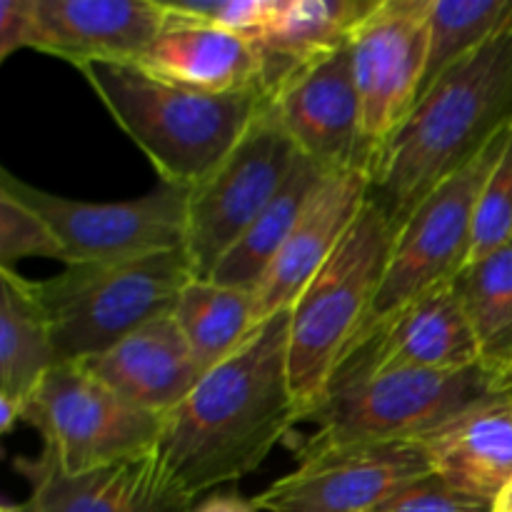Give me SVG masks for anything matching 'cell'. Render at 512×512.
Wrapping results in <instances>:
<instances>
[{"instance_id":"cell-29","label":"cell","mask_w":512,"mask_h":512,"mask_svg":"<svg viewBox=\"0 0 512 512\" xmlns=\"http://www.w3.org/2000/svg\"><path fill=\"white\" fill-rule=\"evenodd\" d=\"M175 18L213 25L228 33L258 38L273 20L278 0H160Z\"/></svg>"},{"instance_id":"cell-7","label":"cell","mask_w":512,"mask_h":512,"mask_svg":"<svg viewBox=\"0 0 512 512\" xmlns=\"http://www.w3.org/2000/svg\"><path fill=\"white\" fill-rule=\"evenodd\" d=\"M508 135L510 130L495 138L468 168L435 190L398 230L378 295L348 355L368 343L380 325L388 323L400 310L443 285L455 283V278L463 273L470 258L475 203L495 160L508 143Z\"/></svg>"},{"instance_id":"cell-24","label":"cell","mask_w":512,"mask_h":512,"mask_svg":"<svg viewBox=\"0 0 512 512\" xmlns=\"http://www.w3.org/2000/svg\"><path fill=\"white\" fill-rule=\"evenodd\" d=\"M453 285L473 330L480 365L512 383V240L465 265Z\"/></svg>"},{"instance_id":"cell-30","label":"cell","mask_w":512,"mask_h":512,"mask_svg":"<svg viewBox=\"0 0 512 512\" xmlns=\"http://www.w3.org/2000/svg\"><path fill=\"white\" fill-rule=\"evenodd\" d=\"M375 512H495V503L463 493L440 475L430 473L405 485Z\"/></svg>"},{"instance_id":"cell-15","label":"cell","mask_w":512,"mask_h":512,"mask_svg":"<svg viewBox=\"0 0 512 512\" xmlns=\"http://www.w3.org/2000/svg\"><path fill=\"white\" fill-rule=\"evenodd\" d=\"M168 23L160 0H33L30 48L85 65H135Z\"/></svg>"},{"instance_id":"cell-22","label":"cell","mask_w":512,"mask_h":512,"mask_svg":"<svg viewBox=\"0 0 512 512\" xmlns=\"http://www.w3.org/2000/svg\"><path fill=\"white\" fill-rule=\"evenodd\" d=\"M380 0H278L268 28L253 38L263 58L265 95L308 60L343 48Z\"/></svg>"},{"instance_id":"cell-2","label":"cell","mask_w":512,"mask_h":512,"mask_svg":"<svg viewBox=\"0 0 512 512\" xmlns=\"http://www.w3.org/2000/svg\"><path fill=\"white\" fill-rule=\"evenodd\" d=\"M512 128V25L445 70L380 150L368 200L395 230Z\"/></svg>"},{"instance_id":"cell-31","label":"cell","mask_w":512,"mask_h":512,"mask_svg":"<svg viewBox=\"0 0 512 512\" xmlns=\"http://www.w3.org/2000/svg\"><path fill=\"white\" fill-rule=\"evenodd\" d=\"M33 40V0H0V63Z\"/></svg>"},{"instance_id":"cell-26","label":"cell","mask_w":512,"mask_h":512,"mask_svg":"<svg viewBox=\"0 0 512 512\" xmlns=\"http://www.w3.org/2000/svg\"><path fill=\"white\" fill-rule=\"evenodd\" d=\"M512 25V0H430L428 58L420 95L453 65Z\"/></svg>"},{"instance_id":"cell-3","label":"cell","mask_w":512,"mask_h":512,"mask_svg":"<svg viewBox=\"0 0 512 512\" xmlns=\"http://www.w3.org/2000/svg\"><path fill=\"white\" fill-rule=\"evenodd\" d=\"M118 128L138 145L160 183L193 190L238 145L268 95H210L153 78L138 65L80 68Z\"/></svg>"},{"instance_id":"cell-35","label":"cell","mask_w":512,"mask_h":512,"mask_svg":"<svg viewBox=\"0 0 512 512\" xmlns=\"http://www.w3.org/2000/svg\"><path fill=\"white\" fill-rule=\"evenodd\" d=\"M510 380H512V373H510Z\"/></svg>"},{"instance_id":"cell-21","label":"cell","mask_w":512,"mask_h":512,"mask_svg":"<svg viewBox=\"0 0 512 512\" xmlns=\"http://www.w3.org/2000/svg\"><path fill=\"white\" fill-rule=\"evenodd\" d=\"M60 363L53 328L33 280L0 270V428L23 420L25 403Z\"/></svg>"},{"instance_id":"cell-19","label":"cell","mask_w":512,"mask_h":512,"mask_svg":"<svg viewBox=\"0 0 512 512\" xmlns=\"http://www.w3.org/2000/svg\"><path fill=\"white\" fill-rule=\"evenodd\" d=\"M135 65L153 78L198 93H265L263 58L253 40L170 13L165 28Z\"/></svg>"},{"instance_id":"cell-20","label":"cell","mask_w":512,"mask_h":512,"mask_svg":"<svg viewBox=\"0 0 512 512\" xmlns=\"http://www.w3.org/2000/svg\"><path fill=\"white\" fill-rule=\"evenodd\" d=\"M423 448L435 475L495 503L512 483V388L465 410L425 438Z\"/></svg>"},{"instance_id":"cell-27","label":"cell","mask_w":512,"mask_h":512,"mask_svg":"<svg viewBox=\"0 0 512 512\" xmlns=\"http://www.w3.org/2000/svg\"><path fill=\"white\" fill-rule=\"evenodd\" d=\"M512 240V128L503 153L495 160L478 195L468 263L495 253Z\"/></svg>"},{"instance_id":"cell-14","label":"cell","mask_w":512,"mask_h":512,"mask_svg":"<svg viewBox=\"0 0 512 512\" xmlns=\"http://www.w3.org/2000/svg\"><path fill=\"white\" fill-rule=\"evenodd\" d=\"M30 495L18 512H193L195 500L158 455L148 453L88 473H65L53 455L15 458Z\"/></svg>"},{"instance_id":"cell-16","label":"cell","mask_w":512,"mask_h":512,"mask_svg":"<svg viewBox=\"0 0 512 512\" xmlns=\"http://www.w3.org/2000/svg\"><path fill=\"white\" fill-rule=\"evenodd\" d=\"M470 365H480L478 345L450 283L380 325L368 343L340 363L330 388L388 370H460Z\"/></svg>"},{"instance_id":"cell-12","label":"cell","mask_w":512,"mask_h":512,"mask_svg":"<svg viewBox=\"0 0 512 512\" xmlns=\"http://www.w3.org/2000/svg\"><path fill=\"white\" fill-rule=\"evenodd\" d=\"M433 473L423 443H358L298 460L253 500L263 512H375Z\"/></svg>"},{"instance_id":"cell-4","label":"cell","mask_w":512,"mask_h":512,"mask_svg":"<svg viewBox=\"0 0 512 512\" xmlns=\"http://www.w3.org/2000/svg\"><path fill=\"white\" fill-rule=\"evenodd\" d=\"M395 235L398 230L383 208L368 200L290 308V385L305 418L323 403L335 370L368 318Z\"/></svg>"},{"instance_id":"cell-9","label":"cell","mask_w":512,"mask_h":512,"mask_svg":"<svg viewBox=\"0 0 512 512\" xmlns=\"http://www.w3.org/2000/svg\"><path fill=\"white\" fill-rule=\"evenodd\" d=\"M298 155L265 98L238 145L190 190L183 250L195 278L213 275L223 255L283 188Z\"/></svg>"},{"instance_id":"cell-32","label":"cell","mask_w":512,"mask_h":512,"mask_svg":"<svg viewBox=\"0 0 512 512\" xmlns=\"http://www.w3.org/2000/svg\"><path fill=\"white\" fill-rule=\"evenodd\" d=\"M193 512H260V510L253 500H245L235 493H218L205 498L200 505H195Z\"/></svg>"},{"instance_id":"cell-11","label":"cell","mask_w":512,"mask_h":512,"mask_svg":"<svg viewBox=\"0 0 512 512\" xmlns=\"http://www.w3.org/2000/svg\"><path fill=\"white\" fill-rule=\"evenodd\" d=\"M430 0H380L353 40V73L370 173L420 98L428 58Z\"/></svg>"},{"instance_id":"cell-10","label":"cell","mask_w":512,"mask_h":512,"mask_svg":"<svg viewBox=\"0 0 512 512\" xmlns=\"http://www.w3.org/2000/svg\"><path fill=\"white\" fill-rule=\"evenodd\" d=\"M0 190L33 208L58 235L65 265L113 263L185 245L190 190L160 183L153 193L115 203H88L45 193L0 170Z\"/></svg>"},{"instance_id":"cell-34","label":"cell","mask_w":512,"mask_h":512,"mask_svg":"<svg viewBox=\"0 0 512 512\" xmlns=\"http://www.w3.org/2000/svg\"><path fill=\"white\" fill-rule=\"evenodd\" d=\"M0 512H18V508H15V505H3Z\"/></svg>"},{"instance_id":"cell-5","label":"cell","mask_w":512,"mask_h":512,"mask_svg":"<svg viewBox=\"0 0 512 512\" xmlns=\"http://www.w3.org/2000/svg\"><path fill=\"white\" fill-rule=\"evenodd\" d=\"M512 388L483 365L460 370H388L328 390L303 420L313 433L295 445L303 460L358 443H423L490 395Z\"/></svg>"},{"instance_id":"cell-17","label":"cell","mask_w":512,"mask_h":512,"mask_svg":"<svg viewBox=\"0 0 512 512\" xmlns=\"http://www.w3.org/2000/svg\"><path fill=\"white\" fill-rule=\"evenodd\" d=\"M368 193L370 175L363 170L325 175L295 223L293 233L253 290L255 325L280 310L293 308L305 285L328 263L360 210L365 208Z\"/></svg>"},{"instance_id":"cell-25","label":"cell","mask_w":512,"mask_h":512,"mask_svg":"<svg viewBox=\"0 0 512 512\" xmlns=\"http://www.w3.org/2000/svg\"><path fill=\"white\" fill-rule=\"evenodd\" d=\"M253 305L250 290L230 288L210 278H193L180 290L173 315L203 375L228 360L258 328Z\"/></svg>"},{"instance_id":"cell-18","label":"cell","mask_w":512,"mask_h":512,"mask_svg":"<svg viewBox=\"0 0 512 512\" xmlns=\"http://www.w3.org/2000/svg\"><path fill=\"white\" fill-rule=\"evenodd\" d=\"M83 365L130 405L160 418L178 408L203 378L173 310Z\"/></svg>"},{"instance_id":"cell-33","label":"cell","mask_w":512,"mask_h":512,"mask_svg":"<svg viewBox=\"0 0 512 512\" xmlns=\"http://www.w3.org/2000/svg\"><path fill=\"white\" fill-rule=\"evenodd\" d=\"M495 512H512V483L495 500Z\"/></svg>"},{"instance_id":"cell-13","label":"cell","mask_w":512,"mask_h":512,"mask_svg":"<svg viewBox=\"0 0 512 512\" xmlns=\"http://www.w3.org/2000/svg\"><path fill=\"white\" fill-rule=\"evenodd\" d=\"M268 103L303 158L313 160L325 173L363 170L370 175L353 45L295 68L270 90Z\"/></svg>"},{"instance_id":"cell-23","label":"cell","mask_w":512,"mask_h":512,"mask_svg":"<svg viewBox=\"0 0 512 512\" xmlns=\"http://www.w3.org/2000/svg\"><path fill=\"white\" fill-rule=\"evenodd\" d=\"M325 175L328 173L320 165L298 155L283 188L270 200L268 208L258 215V220L245 230L243 238L215 265L210 280L253 293L265 270L270 268L275 255L288 240V235L293 233L295 223L303 215L305 205L310 203L318 185L325 180Z\"/></svg>"},{"instance_id":"cell-1","label":"cell","mask_w":512,"mask_h":512,"mask_svg":"<svg viewBox=\"0 0 512 512\" xmlns=\"http://www.w3.org/2000/svg\"><path fill=\"white\" fill-rule=\"evenodd\" d=\"M290 310L270 315L160 423L155 455L193 498L258 470L303 423L288 368Z\"/></svg>"},{"instance_id":"cell-6","label":"cell","mask_w":512,"mask_h":512,"mask_svg":"<svg viewBox=\"0 0 512 512\" xmlns=\"http://www.w3.org/2000/svg\"><path fill=\"white\" fill-rule=\"evenodd\" d=\"M185 250L65 265L63 273L35 283L53 328L60 363H83L105 353L145 323L173 310L193 280Z\"/></svg>"},{"instance_id":"cell-28","label":"cell","mask_w":512,"mask_h":512,"mask_svg":"<svg viewBox=\"0 0 512 512\" xmlns=\"http://www.w3.org/2000/svg\"><path fill=\"white\" fill-rule=\"evenodd\" d=\"M25 258L60 260L65 265L63 245L53 228L15 195L0 190V270H15V263Z\"/></svg>"},{"instance_id":"cell-8","label":"cell","mask_w":512,"mask_h":512,"mask_svg":"<svg viewBox=\"0 0 512 512\" xmlns=\"http://www.w3.org/2000/svg\"><path fill=\"white\" fill-rule=\"evenodd\" d=\"M65 473H88L155 450L160 415L120 398L83 363H58L25 403L23 420Z\"/></svg>"}]
</instances>
